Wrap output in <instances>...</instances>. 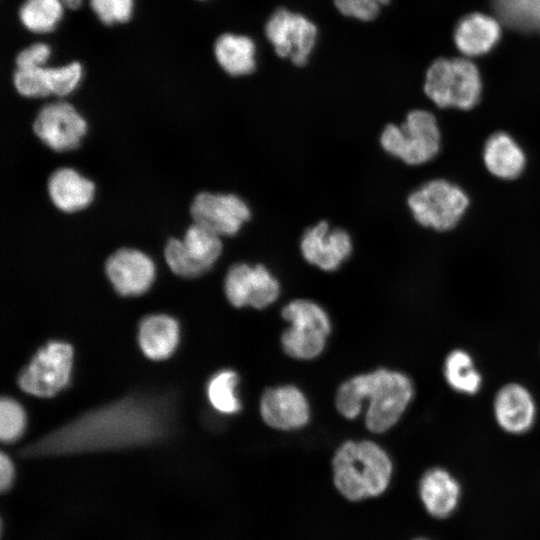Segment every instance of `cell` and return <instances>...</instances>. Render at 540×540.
I'll return each instance as SVG.
<instances>
[{
    "instance_id": "1",
    "label": "cell",
    "mask_w": 540,
    "mask_h": 540,
    "mask_svg": "<svg viewBox=\"0 0 540 540\" xmlns=\"http://www.w3.org/2000/svg\"><path fill=\"white\" fill-rule=\"evenodd\" d=\"M173 423L169 399L133 395L90 410L21 451L25 457L120 450L165 438Z\"/></svg>"
},
{
    "instance_id": "2",
    "label": "cell",
    "mask_w": 540,
    "mask_h": 540,
    "mask_svg": "<svg viewBox=\"0 0 540 540\" xmlns=\"http://www.w3.org/2000/svg\"><path fill=\"white\" fill-rule=\"evenodd\" d=\"M413 396L414 385L408 375L379 368L344 381L337 389L335 406L340 415L353 420L366 402V428L380 434L397 424Z\"/></svg>"
},
{
    "instance_id": "3",
    "label": "cell",
    "mask_w": 540,
    "mask_h": 540,
    "mask_svg": "<svg viewBox=\"0 0 540 540\" xmlns=\"http://www.w3.org/2000/svg\"><path fill=\"white\" fill-rule=\"evenodd\" d=\"M333 482L349 501H361L383 494L388 488L393 464L388 453L370 440H348L332 459Z\"/></svg>"
},
{
    "instance_id": "4",
    "label": "cell",
    "mask_w": 540,
    "mask_h": 540,
    "mask_svg": "<svg viewBox=\"0 0 540 540\" xmlns=\"http://www.w3.org/2000/svg\"><path fill=\"white\" fill-rule=\"evenodd\" d=\"M382 149L410 166L425 164L440 151L441 133L435 116L426 110L409 112L400 125L387 124L379 138Z\"/></svg>"
},
{
    "instance_id": "5",
    "label": "cell",
    "mask_w": 540,
    "mask_h": 540,
    "mask_svg": "<svg viewBox=\"0 0 540 540\" xmlns=\"http://www.w3.org/2000/svg\"><path fill=\"white\" fill-rule=\"evenodd\" d=\"M290 326L281 335L283 351L291 358L312 360L325 349L332 326L325 309L310 299L291 300L281 310Z\"/></svg>"
},
{
    "instance_id": "6",
    "label": "cell",
    "mask_w": 540,
    "mask_h": 540,
    "mask_svg": "<svg viewBox=\"0 0 540 540\" xmlns=\"http://www.w3.org/2000/svg\"><path fill=\"white\" fill-rule=\"evenodd\" d=\"M481 90L477 67L463 58H440L426 74L424 91L440 108L472 109L480 100Z\"/></svg>"
},
{
    "instance_id": "7",
    "label": "cell",
    "mask_w": 540,
    "mask_h": 540,
    "mask_svg": "<svg viewBox=\"0 0 540 540\" xmlns=\"http://www.w3.org/2000/svg\"><path fill=\"white\" fill-rule=\"evenodd\" d=\"M407 204L415 221L436 231L453 229L467 211L470 200L457 184L432 179L414 190Z\"/></svg>"
},
{
    "instance_id": "8",
    "label": "cell",
    "mask_w": 540,
    "mask_h": 540,
    "mask_svg": "<svg viewBox=\"0 0 540 540\" xmlns=\"http://www.w3.org/2000/svg\"><path fill=\"white\" fill-rule=\"evenodd\" d=\"M222 237L192 222L182 239L169 238L163 257L169 269L183 278H196L208 272L223 252Z\"/></svg>"
},
{
    "instance_id": "9",
    "label": "cell",
    "mask_w": 540,
    "mask_h": 540,
    "mask_svg": "<svg viewBox=\"0 0 540 540\" xmlns=\"http://www.w3.org/2000/svg\"><path fill=\"white\" fill-rule=\"evenodd\" d=\"M73 364L71 345L52 341L42 347L18 378L20 388L37 397H52L70 382Z\"/></svg>"
},
{
    "instance_id": "10",
    "label": "cell",
    "mask_w": 540,
    "mask_h": 540,
    "mask_svg": "<svg viewBox=\"0 0 540 540\" xmlns=\"http://www.w3.org/2000/svg\"><path fill=\"white\" fill-rule=\"evenodd\" d=\"M278 279L263 264L235 263L224 278V293L236 308L264 309L279 297Z\"/></svg>"
},
{
    "instance_id": "11",
    "label": "cell",
    "mask_w": 540,
    "mask_h": 540,
    "mask_svg": "<svg viewBox=\"0 0 540 540\" xmlns=\"http://www.w3.org/2000/svg\"><path fill=\"white\" fill-rule=\"evenodd\" d=\"M192 222L220 237L236 235L252 216L247 202L234 193H197L190 204Z\"/></svg>"
},
{
    "instance_id": "12",
    "label": "cell",
    "mask_w": 540,
    "mask_h": 540,
    "mask_svg": "<svg viewBox=\"0 0 540 540\" xmlns=\"http://www.w3.org/2000/svg\"><path fill=\"white\" fill-rule=\"evenodd\" d=\"M32 130L51 150L66 152L80 145L87 132V122L70 103L54 101L39 109Z\"/></svg>"
},
{
    "instance_id": "13",
    "label": "cell",
    "mask_w": 540,
    "mask_h": 540,
    "mask_svg": "<svg viewBox=\"0 0 540 540\" xmlns=\"http://www.w3.org/2000/svg\"><path fill=\"white\" fill-rule=\"evenodd\" d=\"M265 34L279 57L303 66L315 45L317 28L303 15L279 8L267 21Z\"/></svg>"
},
{
    "instance_id": "14",
    "label": "cell",
    "mask_w": 540,
    "mask_h": 540,
    "mask_svg": "<svg viewBox=\"0 0 540 540\" xmlns=\"http://www.w3.org/2000/svg\"><path fill=\"white\" fill-rule=\"evenodd\" d=\"M299 248L304 260L325 272H334L352 254L353 242L343 228L321 220L304 231Z\"/></svg>"
},
{
    "instance_id": "15",
    "label": "cell",
    "mask_w": 540,
    "mask_h": 540,
    "mask_svg": "<svg viewBox=\"0 0 540 540\" xmlns=\"http://www.w3.org/2000/svg\"><path fill=\"white\" fill-rule=\"evenodd\" d=\"M106 277L114 290L122 296H138L145 293L155 278L152 259L136 248L121 247L105 260Z\"/></svg>"
},
{
    "instance_id": "16",
    "label": "cell",
    "mask_w": 540,
    "mask_h": 540,
    "mask_svg": "<svg viewBox=\"0 0 540 540\" xmlns=\"http://www.w3.org/2000/svg\"><path fill=\"white\" fill-rule=\"evenodd\" d=\"M262 420L280 431L303 428L310 420V406L304 393L286 384L266 389L259 403Z\"/></svg>"
},
{
    "instance_id": "17",
    "label": "cell",
    "mask_w": 540,
    "mask_h": 540,
    "mask_svg": "<svg viewBox=\"0 0 540 540\" xmlns=\"http://www.w3.org/2000/svg\"><path fill=\"white\" fill-rule=\"evenodd\" d=\"M493 412L503 431L519 435L528 432L534 425L537 407L529 389L520 383L512 382L497 391Z\"/></svg>"
},
{
    "instance_id": "18",
    "label": "cell",
    "mask_w": 540,
    "mask_h": 540,
    "mask_svg": "<svg viewBox=\"0 0 540 540\" xmlns=\"http://www.w3.org/2000/svg\"><path fill=\"white\" fill-rule=\"evenodd\" d=\"M46 188L54 207L69 214L87 208L95 196L93 181L71 167H60L51 172Z\"/></svg>"
},
{
    "instance_id": "19",
    "label": "cell",
    "mask_w": 540,
    "mask_h": 540,
    "mask_svg": "<svg viewBox=\"0 0 540 540\" xmlns=\"http://www.w3.org/2000/svg\"><path fill=\"white\" fill-rule=\"evenodd\" d=\"M461 487L450 472L435 467L427 470L419 482V495L426 511L436 518L449 516L457 507Z\"/></svg>"
},
{
    "instance_id": "20",
    "label": "cell",
    "mask_w": 540,
    "mask_h": 540,
    "mask_svg": "<svg viewBox=\"0 0 540 540\" xmlns=\"http://www.w3.org/2000/svg\"><path fill=\"white\" fill-rule=\"evenodd\" d=\"M526 155L519 143L506 132L492 134L484 144L483 162L487 170L502 180L518 178L526 167Z\"/></svg>"
},
{
    "instance_id": "21",
    "label": "cell",
    "mask_w": 540,
    "mask_h": 540,
    "mask_svg": "<svg viewBox=\"0 0 540 540\" xmlns=\"http://www.w3.org/2000/svg\"><path fill=\"white\" fill-rule=\"evenodd\" d=\"M501 29L498 22L487 15L473 13L457 24L454 39L458 49L468 56L488 53L499 41Z\"/></svg>"
},
{
    "instance_id": "22",
    "label": "cell",
    "mask_w": 540,
    "mask_h": 540,
    "mask_svg": "<svg viewBox=\"0 0 540 540\" xmlns=\"http://www.w3.org/2000/svg\"><path fill=\"white\" fill-rule=\"evenodd\" d=\"M139 345L152 360H164L175 351L179 340L177 321L165 314L145 317L139 326Z\"/></svg>"
},
{
    "instance_id": "23",
    "label": "cell",
    "mask_w": 540,
    "mask_h": 540,
    "mask_svg": "<svg viewBox=\"0 0 540 540\" xmlns=\"http://www.w3.org/2000/svg\"><path fill=\"white\" fill-rule=\"evenodd\" d=\"M255 44L247 36L224 33L214 44V54L221 68L232 76H243L255 69Z\"/></svg>"
},
{
    "instance_id": "24",
    "label": "cell",
    "mask_w": 540,
    "mask_h": 540,
    "mask_svg": "<svg viewBox=\"0 0 540 540\" xmlns=\"http://www.w3.org/2000/svg\"><path fill=\"white\" fill-rule=\"evenodd\" d=\"M443 375L449 387L458 393L473 395L482 386V375L470 353L464 349L452 350L446 356Z\"/></svg>"
},
{
    "instance_id": "25",
    "label": "cell",
    "mask_w": 540,
    "mask_h": 540,
    "mask_svg": "<svg viewBox=\"0 0 540 540\" xmlns=\"http://www.w3.org/2000/svg\"><path fill=\"white\" fill-rule=\"evenodd\" d=\"M499 18L508 27L540 34V0H490Z\"/></svg>"
},
{
    "instance_id": "26",
    "label": "cell",
    "mask_w": 540,
    "mask_h": 540,
    "mask_svg": "<svg viewBox=\"0 0 540 540\" xmlns=\"http://www.w3.org/2000/svg\"><path fill=\"white\" fill-rule=\"evenodd\" d=\"M238 374L231 369L215 373L207 384V397L212 407L222 414H236L242 406L237 395Z\"/></svg>"
},
{
    "instance_id": "27",
    "label": "cell",
    "mask_w": 540,
    "mask_h": 540,
    "mask_svg": "<svg viewBox=\"0 0 540 540\" xmlns=\"http://www.w3.org/2000/svg\"><path fill=\"white\" fill-rule=\"evenodd\" d=\"M61 0H24L18 16L22 25L32 32H48L63 14Z\"/></svg>"
},
{
    "instance_id": "28",
    "label": "cell",
    "mask_w": 540,
    "mask_h": 540,
    "mask_svg": "<svg viewBox=\"0 0 540 540\" xmlns=\"http://www.w3.org/2000/svg\"><path fill=\"white\" fill-rule=\"evenodd\" d=\"M12 82L15 90L24 97L39 98L50 95L45 66L16 68Z\"/></svg>"
},
{
    "instance_id": "29",
    "label": "cell",
    "mask_w": 540,
    "mask_h": 540,
    "mask_svg": "<svg viewBox=\"0 0 540 540\" xmlns=\"http://www.w3.org/2000/svg\"><path fill=\"white\" fill-rule=\"evenodd\" d=\"M26 416L22 406L11 398L0 401V439L3 443L18 440L24 432Z\"/></svg>"
},
{
    "instance_id": "30",
    "label": "cell",
    "mask_w": 540,
    "mask_h": 540,
    "mask_svg": "<svg viewBox=\"0 0 540 540\" xmlns=\"http://www.w3.org/2000/svg\"><path fill=\"white\" fill-rule=\"evenodd\" d=\"M46 77L50 94L66 96L80 82L82 66L79 62L72 61L57 67H46Z\"/></svg>"
},
{
    "instance_id": "31",
    "label": "cell",
    "mask_w": 540,
    "mask_h": 540,
    "mask_svg": "<svg viewBox=\"0 0 540 540\" xmlns=\"http://www.w3.org/2000/svg\"><path fill=\"white\" fill-rule=\"evenodd\" d=\"M91 9L105 24L127 21L133 10V0H89Z\"/></svg>"
},
{
    "instance_id": "32",
    "label": "cell",
    "mask_w": 540,
    "mask_h": 540,
    "mask_svg": "<svg viewBox=\"0 0 540 540\" xmlns=\"http://www.w3.org/2000/svg\"><path fill=\"white\" fill-rule=\"evenodd\" d=\"M336 8L345 16L362 21L377 17L380 3L376 0H333Z\"/></svg>"
},
{
    "instance_id": "33",
    "label": "cell",
    "mask_w": 540,
    "mask_h": 540,
    "mask_svg": "<svg viewBox=\"0 0 540 540\" xmlns=\"http://www.w3.org/2000/svg\"><path fill=\"white\" fill-rule=\"evenodd\" d=\"M50 52V47L46 43H33L17 53L15 57L16 68L44 66Z\"/></svg>"
},
{
    "instance_id": "34",
    "label": "cell",
    "mask_w": 540,
    "mask_h": 540,
    "mask_svg": "<svg viewBox=\"0 0 540 540\" xmlns=\"http://www.w3.org/2000/svg\"><path fill=\"white\" fill-rule=\"evenodd\" d=\"M15 477V469L10 457L5 453L0 454V490L1 492L8 491Z\"/></svg>"
},
{
    "instance_id": "35",
    "label": "cell",
    "mask_w": 540,
    "mask_h": 540,
    "mask_svg": "<svg viewBox=\"0 0 540 540\" xmlns=\"http://www.w3.org/2000/svg\"><path fill=\"white\" fill-rule=\"evenodd\" d=\"M61 2L64 6L74 9L80 5L81 0H61Z\"/></svg>"
},
{
    "instance_id": "36",
    "label": "cell",
    "mask_w": 540,
    "mask_h": 540,
    "mask_svg": "<svg viewBox=\"0 0 540 540\" xmlns=\"http://www.w3.org/2000/svg\"><path fill=\"white\" fill-rule=\"evenodd\" d=\"M376 1H378L381 5L387 4L389 2V0H376Z\"/></svg>"
},
{
    "instance_id": "37",
    "label": "cell",
    "mask_w": 540,
    "mask_h": 540,
    "mask_svg": "<svg viewBox=\"0 0 540 540\" xmlns=\"http://www.w3.org/2000/svg\"><path fill=\"white\" fill-rule=\"evenodd\" d=\"M418 540H424V539H418Z\"/></svg>"
}]
</instances>
